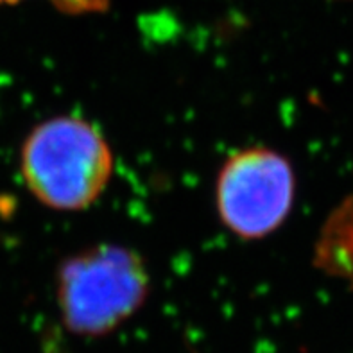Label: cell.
<instances>
[{
    "mask_svg": "<svg viewBox=\"0 0 353 353\" xmlns=\"http://www.w3.org/2000/svg\"><path fill=\"white\" fill-rule=\"evenodd\" d=\"M29 192L50 210L79 212L97 201L113 174L110 143L81 117H54L29 133L20 157Z\"/></svg>",
    "mask_w": 353,
    "mask_h": 353,
    "instance_id": "1",
    "label": "cell"
},
{
    "mask_svg": "<svg viewBox=\"0 0 353 353\" xmlns=\"http://www.w3.org/2000/svg\"><path fill=\"white\" fill-rule=\"evenodd\" d=\"M296 179L280 152L250 148L224 161L215 185V205L223 224L246 241L264 239L291 214Z\"/></svg>",
    "mask_w": 353,
    "mask_h": 353,
    "instance_id": "3",
    "label": "cell"
},
{
    "mask_svg": "<svg viewBox=\"0 0 353 353\" xmlns=\"http://www.w3.org/2000/svg\"><path fill=\"white\" fill-rule=\"evenodd\" d=\"M20 0H0L2 4H17ZM54 8L68 14H88V13H101L110 8L112 0H50Z\"/></svg>",
    "mask_w": 353,
    "mask_h": 353,
    "instance_id": "4",
    "label": "cell"
},
{
    "mask_svg": "<svg viewBox=\"0 0 353 353\" xmlns=\"http://www.w3.org/2000/svg\"><path fill=\"white\" fill-rule=\"evenodd\" d=\"M149 276L134 251L95 246L63 262L58 305L65 327L79 336H104L130 319L148 298Z\"/></svg>",
    "mask_w": 353,
    "mask_h": 353,
    "instance_id": "2",
    "label": "cell"
}]
</instances>
